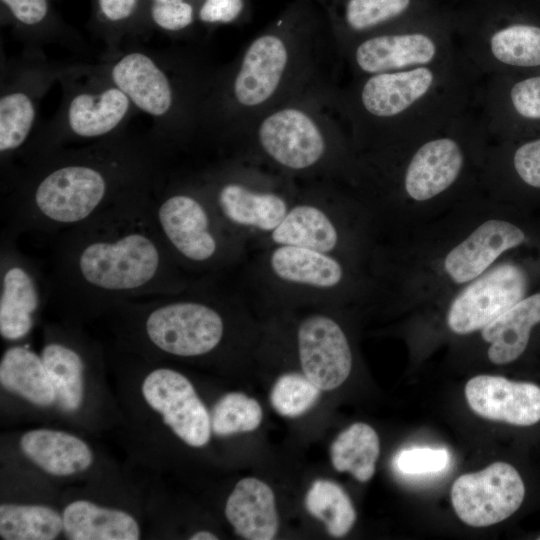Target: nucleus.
I'll return each instance as SVG.
<instances>
[{"label": "nucleus", "instance_id": "obj_1", "mask_svg": "<svg viewBox=\"0 0 540 540\" xmlns=\"http://www.w3.org/2000/svg\"><path fill=\"white\" fill-rule=\"evenodd\" d=\"M153 189L53 235L48 302L74 314H95L211 280L186 273L169 254L149 212Z\"/></svg>", "mask_w": 540, "mask_h": 540}, {"label": "nucleus", "instance_id": "obj_2", "mask_svg": "<svg viewBox=\"0 0 540 540\" xmlns=\"http://www.w3.org/2000/svg\"><path fill=\"white\" fill-rule=\"evenodd\" d=\"M169 155L150 131L125 130L17 165L1 175L3 230L17 238L55 235L81 224L154 188L166 176Z\"/></svg>", "mask_w": 540, "mask_h": 540}, {"label": "nucleus", "instance_id": "obj_3", "mask_svg": "<svg viewBox=\"0 0 540 540\" xmlns=\"http://www.w3.org/2000/svg\"><path fill=\"white\" fill-rule=\"evenodd\" d=\"M490 141L476 107L430 135L354 153L348 187L383 242L481 194Z\"/></svg>", "mask_w": 540, "mask_h": 540}, {"label": "nucleus", "instance_id": "obj_4", "mask_svg": "<svg viewBox=\"0 0 540 540\" xmlns=\"http://www.w3.org/2000/svg\"><path fill=\"white\" fill-rule=\"evenodd\" d=\"M508 204L478 194L445 214L385 241L377 298L440 307L528 239Z\"/></svg>", "mask_w": 540, "mask_h": 540}, {"label": "nucleus", "instance_id": "obj_5", "mask_svg": "<svg viewBox=\"0 0 540 540\" xmlns=\"http://www.w3.org/2000/svg\"><path fill=\"white\" fill-rule=\"evenodd\" d=\"M330 29L292 11L216 68L206 101L202 138L227 152L268 110L314 89L337 84L341 66Z\"/></svg>", "mask_w": 540, "mask_h": 540}, {"label": "nucleus", "instance_id": "obj_6", "mask_svg": "<svg viewBox=\"0 0 540 540\" xmlns=\"http://www.w3.org/2000/svg\"><path fill=\"white\" fill-rule=\"evenodd\" d=\"M481 79L461 52L433 65L351 78L334 101L360 153L430 135L476 108Z\"/></svg>", "mask_w": 540, "mask_h": 540}, {"label": "nucleus", "instance_id": "obj_7", "mask_svg": "<svg viewBox=\"0 0 540 540\" xmlns=\"http://www.w3.org/2000/svg\"><path fill=\"white\" fill-rule=\"evenodd\" d=\"M337 84L286 101L259 116L227 152L299 183H350L354 150L336 108Z\"/></svg>", "mask_w": 540, "mask_h": 540}, {"label": "nucleus", "instance_id": "obj_8", "mask_svg": "<svg viewBox=\"0 0 540 540\" xmlns=\"http://www.w3.org/2000/svg\"><path fill=\"white\" fill-rule=\"evenodd\" d=\"M106 76L152 120L150 133L169 153L202 138L216 68L195 53L154 51L127 43L98 63Z\"/></svg>", "mask_w": 540, "mask_h": 540}, {"label": "nucleus", "instance_id": "obj_9", "mask_svg": "<svg viewBox=\"0 0 540 540\" xmlns=\"http://www.w3.org/2000/svg\"><path fill=\"white\" fill-rule=\"evenodd\" d=\"M296 245L342 258L376 281L381 236L366 207L345 184L299 183L293 204L281 223L256 248Z\"/></svg>", "mask_w": 540, "mask_h": 540}, {"label": "nucleus", "instance_id": "obj_10", "mask_svg": "<svg viewBox=\"0 0 540 540\" xmlns=\"http://www.w3.org/2000/svg\"><path fill=\"white\" fill-rule=\"evenodd\" d=\"M149 212L169 254L191 276L216 279L245 262L249 246L225 228L194 173L166 174Z\"/></svg>", "mask_w": 540, "mask_h": 540}, {"label": "nucleus", "instance_id": "obj_11", "mask_svg": "<svg viewBox=\"0 0 540 540\" xmlns=\"http://www.w3.org/2000/svg\"><path fill=\"white\" fill-rule=\"evenodd\" d=\"M255 254L247 269L254 296L328 307L376 298L374 277L337 256L285 244L263 246Z\"/></svg>", "mask_w": 540, "mask_h": 540}, {"label": "nucleus", "instance_id": "obj_12", "mask_svg": "<svg viewBox=\"0 0 540 540\" xmlns=\"http://www.w3.org/2000/svg\"><path fill=\"white\" fill-rule=\"evenodd\" d=\"M236 295L220 290L212 279L178 294L126 301L111 310L128 320L136 340L146 348L199 358L223 345L227 313Z\"/></svg>", "mask_w": 540, "mask_h": 540}, {"label": "nucleus", "instance_id": "obj_13", "mask_svg": "<svg viewBox=\"0 0 540 540\" xmlns=\"http://www.w3.org/2000/svg\"><path fill=\"white\" fill-rule=\"evenodd\" d=\"M462 54L482 76L540 71V0L454 2Z\"/></svg>", "mask_w": 540, "mask_h": 540}, {"label": "nucleus", "instance_id": "obj_14", "mask_svg": "<svg viewBox=\"0 0 540 540\" xmlns=\"http://www.w3.org/2000/svg\"><path fill=\"white\" fill-rule=\"evenodd\" d=\"M58 83L62 90L59 108L50 120L38 126L13 167L64 147L117 135L127 130L138 112L98 64L73 63Z\"/></svg>", "mask_w": 540, "mask_h": 540}, {"label": "nucleus", "instance_id": "obj_15", "mask_svg": "<svg viewBox=\"0 0 540 540\" xmlns=\"http://www.w3.org/2000/svg\"><path fill=\"white\" fill-rule=\"evenodd\" d=\"M194 175L225 228L248 246L281 223L299 189V182L232 155Z\"/></svg>", "mask_w": 540, "mask_h": 540}, {"label": "nucleus", "instance_id": "obj_16", "mask_svg": "<svg viewBox=\"0 0 540 540\" xmlns=\"http://www.w3.org/2000/svg\"><path fill=\"white\" fill-rule=\"evenodd\" d=\"M460 53L453 2L439 14L356 40L340 59L354 78L433 65Z\"/></svg>", "mask_w": 540, "mask_h": 540}, {"label": "nucleus", "instance_id": "obj_17", "mask_svg": "<svg viewBox=\"0 0 540 540\" xmlns=\"http://www.w3.org/2000/svg\"><path fill=\"white\" fill-rule=\"evenodd\" d=\"M71 64L53 62L42 51L26 50L2 59L0 79V168L7 173L38 128L40 104Z\"/></svg>", "mask_w": 540, "mask_h": 540}, {"label": "nucleus", "instance_id": "obj_18", "mask_svg": "<svg viewBox=\"0 0 540 540\" xmlns=\"http://www.w3.org/2000/svg\"><path fill=\"white\" fill-rule=\"evenodd\" d=\"M529 275L506 257L453 294L444 309L449 331L464 336L479 332L527 296Z\"/></svg>", "mask_w": 540, "mask_h": 540}, {"label": "nucleus", "instance_id": "obj_19", "mask_svg": "<svg viewBox=\"0 0 540 540\" xmlns=\"http://www.w3.org/2000/svg\"><path fill=\"white\" fill-rule=\"evenodd\" d=\"M16 237L2 230L0 239V335L7 341L25 338L48 302L47 276L24 253Z\"/></svg>", "mask_w": 540, "mask_h": 540}, {"label": "nucleus", "instance_id": "obj_20", "mask_svg": "<svg viewBox=\"0 0 540 540\" xmlns=\"http://www.w3.org/2000/svg\"><path fill=\"white\" fill-rule=\"evenodd\" d=\"M477 109L491 141L540 132V71L482 77Z\"/></svg>", "mask_w": 540, "mask_h": 540}, {"label": "nucleus", "instance_id": "obj_21", "mask_svg": "<svg viewBox=\"0 0 540 540\" xmlns=\"http://www.w3.org/2000/svg\"><path fill=\"white\" fill-rule=\"evenodd\" d=\"M524 496L521 476L505 462L463 474L451 489L455 513L472 527H486L507 519L521 506Z\"/></svg>", "mask_w": 540, "mask_h": 540}, {"label": "nucleus", "instance_id": "obj_22", "mask_svg": "<svg viewBox=\"0 0 540 540\" xmlns=\"http://www.w3.org/2000/svg\"><path fill=\"white\" fill-rule=\"evenodd\" d=\"M300 319L296 330L302 373L321 390L336 389L349 377L353 352L338 320L319 306Z\"/></svg>", "mask_w": 540, "mask_h": 540}, {"label": "nucleus", "instance_id": "obj_23", "mask_svg": "<svg viewBox=\"0 0 540 540\" xmlns=\"http://www.w3.org/2000/svg\"><path fill=\"white\" fill-rule=\"evenodd\" d=\"M141 392L145 402L184 443L197 448L209 442L210 414L185 375L168 367L155 368L143 379Z\"/></svg>", "mask_w": 540, "mask_h": 540}, {"label": "nucleus", "instance_id": "obj_24", "mask_svg": "<svg viewBox=\"0 0 540 540\" xmlns=\"http://www.w3.org/2000/svg\"><path fill=\"white\" fill-rule=\"evenodd\" d=\"M329 29L340 53L366 36L439 14L449 0H336Z\"/></svg>", "mask_w": 540, "mask_h": 540}, {"label": "nucleus", "instance_id": "obj_25", "mask_svg": "<svg viewBox=\"0 0 540 540\" xmlns=\"http://www.w3.org/2000/svg\"><path fill=\"white\" fill-rule=\"evenodd\" d=\"M540 191V132L490 141L482 174L481 192L507 203L519 191Z\"/></svg>", "mask_w": 540, "mask_h": 540}, {"label": "nucleus", "instance_id": "obj_26", "mask_svg": "<svg viewBox=\"0 0 540 540\" xmlns=\"http://www.w3.org/2000/svg\"><path fill=\"white\" fill-rule=\"evenodd\" d=\"M470 408L479 416L517 426L540 421V387L502 376L477 375L465 386Z\"/></svg>", "mask_w": 540, "mask_h": 540}, {"label": "nucleus", "instance_id": "obj_27", "mask_svg": "<svg viewBox=\"0 0 540 540\" xmlns=\"http://www.w3.org/2000/svg\"><path fill=\"white\" fill-rule=\"evenodd\" d=\"M225 515L235 532L248 540H272L278 532V514L272 489L263 481L241 479L228 496Z\"/></svg>", "mask_w": 540, "mask_h": 540}, {"label": "nucleus", "instance_id": "obj_28", "mask_svg": "<svg viewBox=\"0 0 540 540\" xmlns=\"http://www.w3.org/2000/svg\"><path fill=\"white\" fill-rule=\"evenodd\" d=\"M540 323V292L525 296L479 331L495 365L517 360L526 350L533 328Z\"/></svg>", "mask_w": 540, "mask_h": 540}, {"label": "nucleus", "instance_id": "obj_29", "mask_svg": "<svg viewBox=\"0 0 540 540\" xmlns=\"http://www.w3.org/2000/svg\"><path fill=\"white\" fill-rule=\"evenodd\" d=\"M22 453L35 465L54 476H69L87 470L93 453L81 438L65 431L34 429L19 441Z\"/></svg>", "mask_w": 540, "mask_h": 540}, {"label": "nucleus", "instance_id": "obj_30", "mask_svg": "<svg viewBox=\"0 0 540 540\" xmlns=\"http://www.w3.org/2000/svg\"><path fill=\"white\" fill-rule=\"evenodd\" d=\"M63 532L69 540H137V520L126 511L87 500L69 503L62 513Z\"/></svg>", "mask_w": 540, "mask_h": 540}, {"label": "nucleus", "instance_id": "obj_31", "mask_svg": "<svg viewBox=\"0 0 540 540\" xmlns=\"http://www.w3.org/2000/svg\"><path fill=\"white\" fill-rule=\"evenodd\" d=\"M0 383L7 391L30 403L47 407L56 402V393L41 355L28 346L13 345L0 361Z\"/></svg>", "mask_w": 540, "mask_h": 540}, {"label": "nucleus", "instance_id": "obj_32", "mask_svg": "<svg viewBox=\"0 0 540 540\" xmlns=\"http://www.w3.org/2000/svg\"><path fill=\"white\" fill-rule=\"evenodd\" d=\"M41 358L56 393V402L67 412L76 411L84 397L86 358L76 343L49 333Z\"/></svg>", "mask_w": 540, "mask_h": 540}, {"label": "nucleus", "instance_id": "obj_33", "mask_svg": "<svg viewBox=\"0 0 540 540\" xmlns=\"http://www.w3.org/2000/svg\"><path fill=\"white\" fill-rule=\"evenodd\" d=\"M379 453L378 434L362 422L342 431L330 449L333 467L339 472H349L360 482H367L374 475Z\"/></svg>", "mask_w": 540, "mask_h": 540}, {"label": "nucleus", "instance_id": "obj_34", "mask_svg": "<svg viewBox=\"0 0 540 540\" xmlns=\"http://www.w3.org/2000/svg\"><path fill=\"white\" fill-rule=\"evenodd\" d=\"M63 531V517L44 505H0V537L4 540H53Z\"/></svg>", "mask_w": 540, "mask_h": 540}, {"label": "nucleus", "instance_id": "obj_35", "mask_svg": "<svg viewBox=\"0 0 540 540\" xmlns=\"http://www.w3.org/2000/svg\"><path fill=\"white\" fill-rule=\"evenodd\" d=\"M308 512L321 520L333 537L346 535L356 521L355 508L346 492L329 480H316L305 497Z\"/></svg>", "mask_w": 540, "mask_h": 540}, {"label": "nucleus", "instance_id": "obj_36", "mask_svg": "<svg viewBox=\"0 0 540 540\" xmlns=\"http://www.w3.org/2000/svg\"><path fill=\"white\" fill-rule=\"evenodd\" d=\"M210 417L212 432L219 436H228L258 428L263 412L254 398L241 392H231L216 402Z\"/></svg>", "mask_w": 540, "mask_h": 540}, {"label": "nucleus", "instance_id": "obj_37", "mask_svg": "<svg viewBox=\"0 0 540 540\" xmlns=\"http://www.w3.org/2000/svg\"><path fill=\"white\" fill-rule=\"evenodd\" d=\"M321 389L303 373L282 374L270 393L274 410L284 417H298L311 409L318 401Z\"/></svg>", "mask_w": 540, "mask_h": 540}, {"label": "nucleus", "instance_id": "obj_38", "mask_svg": "<svg viewBox=\"0 0 540 540\" xmlns=\"http://www.w3.org/2000/svg\"><path fill=\"white\" fill-rule=\"evenodd\" d=\"M20 28L26 30V50L42 51L50 44L43 28L49 13L47 0H1Z\"/></svg>", "mask_w": 540, "mask_h": 540}, {"label": "nucleus", "instance_id": "obj_39", "mask_svg": "<svg viewBox=\"0 0 540 540\" xmlns=\"http://www.w3.org/2000/svg\"><path fill=\"white\" fill-rule=\"evenodd\" d=\"M450 454L444 448L415 446L399 451L394 460V468L406 476H427L438 474L448 467Z\"/></svg>", "mask_w": 540, "mask_h": 540}, {"label": "nucleus", "instance_id": "obj_40", "mask_svg": "<svg viewBox=\"0 0 540 540\" xmlns=\"http://www.w3.org/2000/svg\"><path fill=\"white\" fill-rule=\"evenodd\" d=\"M153 23L160 29L175 33L188 28L194 21L193 6L186 2L156 3L150 9Z\"/></svg>", "mask_w": 540, "mask_h": 540}, {"label": "nucleus", "instance_id": "obj_41", "mask_svg": "<svg viewBox=\"0 0 540 540\" xmlns=\"http://www.w3.org/2000/svg\"><path fill=\"white\" fill-rule=\"evenodd\" d=\"M138 0H97L98 10L101 17L112 26V36L106 53L115 51L121 47L119 30L121 24L131 19Z\"/></svg>", "mask_w": 540, "mask_h": 540}, {"label": "nucleus", "instance_id": "obj_42", "mask_svg": "<svg viewBox=\"0 0 540 540\" xmlns=\"http://www.w3.org/2000/svg\"><path fill=\"white\" fill-rule=\"evenodd\" d=\"M243 9V0H204L199 9V18L209 24H227L235 21Z\"/></svg>", "mask_w": 540, "mask_h": 540}, {"label": "nucleus", "instance_id": "obj_43", "mask_svg": "<svg viewBox=\"0 0 540 540\" xmlns=\"http://www.w3.org/2000/svg\"><path fill=\"white\" fill-rule=\"evenodd\" d=\"M191 540H217L218 537L209 531H198L194 533L191 537Z\"/></svg>", "mask_w": 540, "mask_h": 540}, {"label": "nucleus", "instance_id": "obj_44", "mask_svg": "<svg viewBox=\"0 0 540 540\" xmlns=\"http://www.w3.org/2000/svg\"><path fill=\"white\" fill-rule=\"evenodd\" d=\"M185 0H153V2L156 3H174V2H181Z\"/></svg>", "mask_w": 540, "mask_h": 540}]
</instances>
